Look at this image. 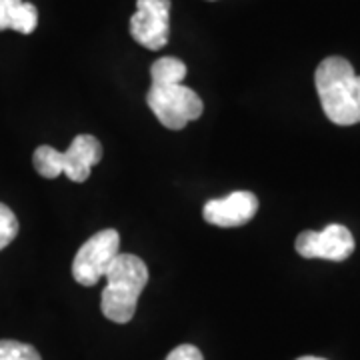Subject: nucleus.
I'll return each mask as SVG.
<instances>
[{
    "instance_id": "nucleus-1",
    "label": "nucleus",
    "mask_w": 360,
    "mask_h": 360,
    "mask_svg": "<svg viewBox=\"0 0 360 360\" xmlns=\"http://www.w3.org/2000/svg\"><path fill=\"white\" fill-rule=\"evenodd\" d=\"M322 110L338 127L360 122V77L342 56L324 58L314 75Z\"/></svg>"
},
{
    "instance_id": "nucleus-2",
    "label": "nucleus",
    "mask_w": 360,
    "mask_h": 360,
    "mask_svg": "<svg viewBox=\"0 0 360 360\" xmlns=\"http://www.w3.org/2000/svg\"><path fill=\"white\" fill-rule=\"evenodd\" d=\"M106 286L101 296V310L108 321L127 324L132 321L144 286L148 284V266L136 255H120L104 274Z\"/></svg>"
},
{
    "instance_id": "nucleus-3",
    "label": "nucleus",
    "mask_w": 360,
    "mask_h": 360,
    "mask_svg": "<svg viewBox=\"0 0 360 360\" xmlns=\"http://www.w3.org/2000/svg\"><path fill=\"white\" fill-rule=\"evenodd\" d=\"M146 104L158 122L170 130H182L188 122L200 118L205 110L200 96L184 84H153L146 94Z\"/></svg>"
},
{
    "instance_id": "nucleus-4",
    "label": "nucleus",
    "mask_w": 360,
    "mask_h": 360,
    "mask_svg": "<svg viewBox=\"0 0 360 360\" xmlns=\"http://www.w3.org/2000/svg\"><path fill=\"white\" fill-rule=\"evenodd\" d=\"M120 248V234L115 229L92 234L84 245L78 248L75 262H72V276L82 286H94L104 278L106 270L110 269L112 260L118 257Z\"/></svg>"
},
{
    "instance_id": "nucleus-5",
    "label": "nucleus",
    "mask_w": 360,
    "mask_h": 360,
    "mask_svg": "<svg viewBox=\"0 0 360 360\" xmlns=\"http://www.w3.org/2000/svg\"><path fill=\"white\" fill-rule=\"evenodd\" d=\"M130 37L148 51H160L170 37V0H136Z\"/></svg>"
},
{
    "instance_id": "nucleus-6",
    "label": "nucleus",
    "mask_w": 360,
    "mask_h": 360,
    "mask_svg": "<svg viewBox=\"0 0 360 360\" xmlns=\"http://www.w3.org/2000/svg\"><path fill=\"white\" fill-rule=\"evenodd\" d=\"M296 252L302 258L342 262L354 252V236L342 224H328L324 231H304L296 236Z\"/></svg>"
},
{
    "instance_id": "nucleus-7",
    "label": "nucleus",
    "mask_w": 360,
    "mask_h": 360,
    "mask_svg": "<svg viewBox=\"0 0 360 360\" xmlns=\"http://www.w3.org/2000/svg\"><path fill=\"white\" fill-rule=\"evenodd\" d=\"M257 210V194L248 193V191H236L229 196L208 200L202 210V217L212 226L234 229V226H243L248 220L255 219Z\"/></svg>"
},
{
    "instance_id": "nucleus-8",
    "label": "nucleus",
    "mask_w": 360,
    "mask_h": 360,
    "mask_svg": "<svg viewBox=\"0 0 360 360\" xmlns=\"http://www.w3.org/2000/svg\"><path fill=\"white\" fill-rule=\"evenodd\" d=\"M103 158V146L98 139L90 134H78L70 146L63 153V174L72 182L89 180L90 170Z\"/></svg>"
},
{
    "instance_id": "nucleus-9",
    "label": "nucleus",
    "mask_w": 360,
    "mask_h": 360,
    "mask_svg": "<svg viewBox=\"0 0 360 360\" xmlns=\"http://www.w3.org/2000/svg\"><path fill=\"white\" fill-rule=\"evenodd\" d=\"M39 25V11L34 4L25 0H0V32L16 30L30 34Z\"/></svg>"
},
{
    "instance_id": "nucleus-10",
    "label": "nucleus",
    "mask_w": 360,
    "mask_h": 360,
    "mask_svg": "<svg viewBox=\"0 0 360 360\" xmlns=\"http://www.w3.org/2000/svg\"><path fill=\"white\" fill-rule=\"evenodd\" d=\"M150 77H153V84H182L186 77V65L180 58L165 56L153 65Z\"/></svg>"
},
{
    "instance_id": "nucleus-11",
    "label": "nucleus",
    "mask_w": 360,
    "mask_h": 360,
    "mask_svg": "<svg viewBox=\"0 0 360 360\" xmlns=\"http://www.w3.org/2000/svg\"><path fill=\"white\" fill-rule=\"evenodd\" d=\"M32 165L37 168L40 176L44 179H56L63 174V153L52 148L49 144H42L34 150Z\"/></svg>"
},
{
    "instance_id": "nucleus-12",
    "label": "nucleus",
    "mask_w": 360,
    "mask_h": 360,
    "mask_svg": "<svg viewBox=\"0 0 360 360\" xmlns=\"http://www.w3.org/2000/svg\"><path fill=\"white\" fill-rule=\"evenodd\" d=\"M0 360H42L39 350L18 340H0Z\"/></svg>"
},
{
    "instance_id": "nucleus-13",
    "label": "nucleus",
    "mask_w": 360,
    "mask_h": 360,
    "mask_svg": "<svg viewBox=\"0 0 360 360\" xmlns=\"http://www.w3.org/2000/svg\"><path fill=\"white\" fill-rule=\"evenodd\" d=\"M18 234V219L6 205L0 202V250L13 243Z\"/></svg>"
},
{
    "instance_id": "nucleus-14",
    "label": "nucleus",
    "mask_w": 360,
    "mask_h": 360,
    "mask_svg": "<svg viewBox=\"0 0 360 360\" xmlns=\"http://www.w3.org/2000/svg\"><path fill=\"white\" fill-rule=\"evenodd\" d=\"M167 360H205V356L193 345H180V347H176L168 354Z\"/></svg>"
},
{
    "instance_id": "nucleus-15",
    "label": "nucleus",
    "mask_w": 360,
    "mask_h": 360,
    "mask_svg": "<svg viewBox=\"0 0 360 360\" xmlns=\"http://www.w3.org/2000/svg\"><path fill=\"white\" fill-rule=\"evenodd\" d=\"M296 360H326V359H321V356H300V359Z\"/></svg>"
}]
</instances>
